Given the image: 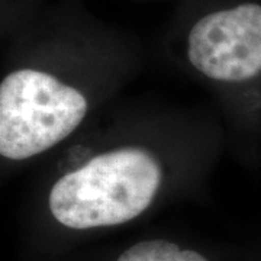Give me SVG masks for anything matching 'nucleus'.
Returning a JSON list of instances; mask_svg holds the SVG:
<instances>
[{
	"mask_svg": "<svg viewBox=\"0 0 261 261\" xmlns=\"http://www.w3.org/2000/svg\"><path fill=\"white\" fill-rule=\"evenodd\" d=\"M164 180L160 159L142 147H119L63 174L48 195L58 224L93 229L129 222L144 214Z\"/></svg>",
	"mask_w": 261,
	"mask_h": 261,
	"instance_id": "obj_1",
	"label": "nucleus"
},
{
	"mask_svg": "<svg viewBox=\"0 0 261 261\" xmlns=\"http://www.w3.org/2000/svg\"><path fill=\"white\" fill-rule=\"evenodd\" d=\"M86 94L42 67L25 65L0 83V154L25 161L54 148L83 123Z\"/></svg>",
	"mask_w": 261,
	"mask_h": 261,
	"instance_id": "obj_2",
	"label": "nucleus"
},
{
	"mask_svg": "<svg viewBox=\"0 0 261 261\" xmlns=\"http://www.w3.org/2000/svg\"><path fill=\"white\" fill-rule=\"evenodd\" d=\"M176 38L190 67L211 80L261 75V0H192Z\"/></svg>",
	"mask_w": 261,
	"mask_h": 261,
	"instance_id": "obj_3",
	"label": "nucleus"
},
{
	"mask_svg": "<svg viewBox=\"0 0 261 261\" xmlns=\"http://www.w3.org/2000/svg\"><path fill=\"white\" fill-rule=\"evenodd\" d=\"M118 261H209L199 252L181 250L177 244L166 240H148L130 245Z\"/></svg>",
	"mask_w": 261,
	"mask_h": 261,
	"instance_id": "obj_4",
	"label": "nucleus"
}]
</instances>
